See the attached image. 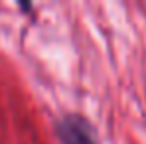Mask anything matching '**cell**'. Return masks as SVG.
Masks as SVG:
<instances>
[{
  "label": "cell",
  "mask_w": 146,
  "mask_h": 144,
  "mask_svg": "<svg viewBox=\"0 0 146 144\" xmlns=\"http://www.w3.org/2000/svg\"><path fill=\"white\" fill-rule=\"evenodd\" d=\"M57 136L61 144H97L93 126L75 113H67L57 120Z\"/></svg>",
  "instance_id": "1"
}]
</instances>
